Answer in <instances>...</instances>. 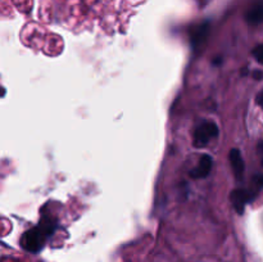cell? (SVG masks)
Instances as JSON below:
<instances>
[{"label": "cell", "mask_w": 263, "mask_h": 262, "mask_svg": "<svg viewBox=\"0 0 263 262\" xmlns=\"http://www.w3.org/2000/svg\"><path fill=\"white\" fill-rule=\"evenodd\" d=\"M55 223L50 220H41L35 228L26 231L22 236V247L28 252H39L43 248L46 238L53 234Z\"/></svg>", "instance_id": "cell-1"}, {"label": "cell", "mask_w": 263, "mask_h": 262, "mask_svg": "<svg viewBox=\"0 0 263 262\" xmlns=\"http://www.w3.org/2000/svg\"><path fill=\"white\" fill-rule=\"evenodd\" d=\"M218 126L212 121H205L200 123L194 133V145L197 148H203L210 143L211 139H215L218 136Z\"/></svg>", "instance_id": "cell-2"}, {"label": "cell", "mask_w": 263, "mask_h": 262, "mask_svg": "<svg viewBox=\"0 0 263 262\" xmlns=\"http://www.w3.org/2000/svg\"><path fill=\"white\" fill-rule=\"evenodd\" d=\"M231 202H233V205L236 210V212H238L239 215H243L244 211H246L247 203L251 202L248 190L246 189L233 190V192H231Z\"/></svg>", "instance_id": "cell-3"}, {"label": "cell", "mask_w": 263, "mask_h": 262, "mask_svg": "<svg viewBox=\"0 0 263 262\" xmlns=\"http://www.w3.org/2000/svg\"><path fill=\"white\" fill-rule=\"evenodd\" d=\"M211 169H212V158L208 154H203L198 166L190 172V176L195 180L204 179V177H207L210 175Z\"/></svg>", "instance_id": "cell-4"}, {"label": "cell", "mask_w": 263, "mask_h": 262, "mask_svg": "<svg viewBox=\"0 0 263 262\" xmlns=\"http://www.w3.org/2000/svg\"><path fill=\"white\" fill-rule=\"evenodd\" d=\"M229 158H230V163L234 170L236 180H238V181H241L244 177V170H246V166H244V161L243 158H241V154L240 152H239V149H231Z\"/></svg>", "instance_id": "cell-5"}, {"label": "cell", "mask_w": 263, "mask_h": 262, "mask_svg": "<svg viewBox=\"0 0 263 262\" xmlns=\"http://www.w3.org/2000/svg\"><path fill=\"white\" fill-rule=\"evenodd\" d=\"M208 30H210V22H204L197 27V30L192 35V44L193 48H197L198 45L202 44V41L207 38Z\"/></svg>", "instance_id": "cell-6"}, {"label": "cell", "mask_w": 263, "mask_h": 262, "mask_svg": "<svg viewBox=\"0 0 263 262\" xmlns=\"http://www.w3.org/2000/svg\"><path fill=\"white\" fill-rule=\"evenodd\" d=\"M262 13H263L262 3L258 2L248 12V14H247V20H248V22L251 23V25H258V23H261L262 21Z\"/></svg>", "instance_id": "cell-7"}, {"label": "cell", "mask_w": 263, "mask_h": 262, "mask_svg": "<svg viewBox=\"0 0 263 262\" xmlns=\"http://www.w3.org/2000/svg\"><path fill=\"white\" fill-rule=\"evenodd\" d=\"M262 51H263L262 45H258V46H257V48L254 49V51H253L254 57H256V59H257V62H258V63H262V62H263V58H262Z\"/></svg>", "instance_id": "cell-8"}, {"label": "cell", "mask_w": 263, "mask_h": 262, "mask_svg": "<svg viewBox=\"0 0 263 262\" xmlns=\"http://www.w3.org/2000/svg\"><path fill=\"white\" fill-rule=\"evenodd\" d=\"M253 77L254 79L257 80V81H261L262 80V71H256V72H253Z\"/></svg>", "instance_id": "cell-9"}, {"label": "cell", "mask_w": 263, "mask_h": 262, "mask_svg": "<svg viewBox=\"0 0 263 262\" xmlns=\"http://www.w3.org/2000/svg\"><path fill=\"white\" fill-rule=\"evenodd\" d=\"M262 97H263V91H259L258 95H257V104L262 105Z\"/></svg>", "instance_id": "cell-10"}]
</instances>
